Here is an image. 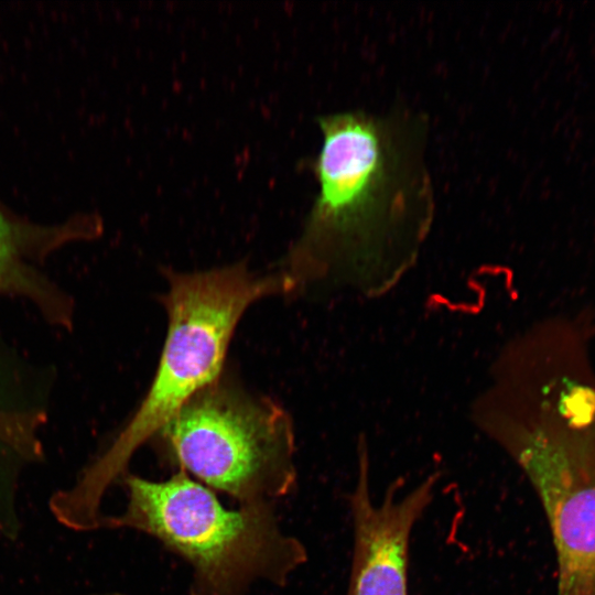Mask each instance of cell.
<instances>
[{
	"instance_id": "1",
	"label": "cell",
	"mask_w": 595,
	"mask_h": 595,
	"mask_svg": "<svg viewBox=\"0 0 595 595\" xmlns=\"http://www.w3.org/2000/svg\"><path fill=\"white\" fill-rule=\"evenodd\" d=\"M318 123V193L284 273L295 291L380 298L414 267L431 231L428 123L407 109L340 111Z\"/></svg>"
},
{
	"instance_id": "2",
	"label": "cell",
	"mask_w": 595,
	"mask_h": 595,
	"mask_svg": "<svg viewBox=\"0 0 595 595\" xmlns=\"http://www.w3.org/2000/svg\"><path fill=\"white\" fill-rule=\"evenodd\" d=\"M524 473L550 527L558 595H595V364L559 337L517 357L470 412Z\"/></svg>"
},
{
	"instance_id": "3",
	"label": "cell",
	"mask_w": 595,
	"mask_h": 595,
	"mask_svg": "<svg viewBox=\"0 0 595 595\" xmlns=\"http://www.w3.org/2000/svg\"><path fill=\"white\" fill-rule=\"evenodd\" d=\"M169 325L156 374L128 424L75 483L51 498L55 516L76 531L96 530L107 491L128 473L136 451L196 393L218 380L237 323L253 302L294 292L286 273L259 275L245 264L166 272Z\"/></svg>"
},
{
	"instance_id": "4",
	"label": "cell",
	"mask_w": 595,
	"mask_h": 595,
	"mask_svg": "<svg viewBox=\"0 0 595 595\" xmlns=\"http://www.w3.org/2000/svg\"><path fill=\"white\" fill-rule=\"evenodd\" d=\"M127 501L100 529L127 528L156 539L192 570L190 595H247L255 582L284 586L307 560L304 544L280 528L273 502L227 509L216 493L176 469L152 480L127 473Z\"/></svg>"
},
{
	"instance_id": "5",
	"label": "cell",
	"mask_w": 595,
	"mask_h": 595,
	"mask_svg": "<svg viewBox=\"0 0 595 595\" xmlns=\"http://www.w3.org/2000/svg\"><path fill=\"white\" fill-rule=\"evenodd\" d=\"M159 434L163 456L173 467L239 506L274 502L296 486L291 418L263 397L216 380Z\"/></svg>"
},
{
	"instance_id": "6",
	"label": "cell",
	"mask_w": 595,
	"mask_h": 595,
	"mask_svg": "<svg viewBox=\"0 0 595 595\" xmlns=\"http://www.w3.org/2000/svg\"><path fill=\"white\" fill-rule=\"evenodd\" d=\"M357 482L350 495L354 550L347 595H408L411 531L432 502L437 474L429 475L404 495L400 479L387 488L380 505L369 486V453L357 444Z\"/></svg>"
},
{
	"instance_id": "7",
	"label": "cell",
	"mask_w": 595,
	"mask_h": 595,
	"mask_svg": "<svg viewBox=\"0 0 595 595\" xmlns=\"http://www.w3.org/2000/svg\"><path fill=\"white\" fill-rule=\"evenodd\" d=\"M96 216L76 214L55 224L28 219L0 201V296L29 301L48 323L71 328L73 300L47 275L44 266L54 252L94 238Z\"/></svg>"
},
{
	"instance_id": "8",
	"label": "cell",
	"mask_w": 595,
	"mask_h": 595,
	"mask_svg": "<svg viewBox=\"0 0 595 595\" xmlns=\"http://www.w3.org/2000/svg\"><path fill=\"white\" fill-rule=\"evenodd\" d=\"M43 411L8 398L0 390V533L14 538L19 530L17 489L21 469L43 456L39 436Z\"/></svg>"
},
{
	"instance_id": "9",
	"label": "cell",
	"mask_w": 595,
	"mask_h": 595,
	"mask_svg": "<svg viewBox=\"0 0 595 595\" xmlns=\"http://www.w3.org/2000/svg\"><path fill=\"white\" fill-rule=\"evenodd\" d=\"M89 595H126V594H122V593H119V592H102V593H94V594H89Z\"/></svg>"
}]
</instances>
